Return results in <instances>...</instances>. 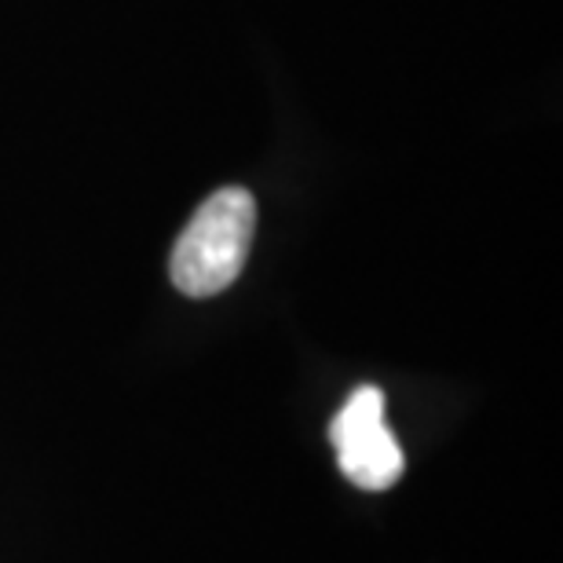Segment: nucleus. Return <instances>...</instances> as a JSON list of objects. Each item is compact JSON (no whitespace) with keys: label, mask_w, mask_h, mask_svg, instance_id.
Segmentation results:
<instances>
[{"label":"nucleus","mask_w":563,"mask_h":563,"mask_svg":"<svg viewBox=\"0 0 563 563\" xmlns=\"http://www.w3.org/2000/svg\"><path fill=\"white\" fill-rule=\"evenodd\" d=\"M330 443L344 479L358 490H388L402 476V446L385 421V391L363 385L330 424Z\"/></svg>","instance_id":"obj_2"},{"label":"nucleus","mask_w":563,"mask_h":563,"mask_svg":"<svg viewBox=\"0 0 563 563\" xmlns=\"http://www.w3.org/2000/svg\"><path fill=\"white\" fill-rule=\"evenodd\" d=\"M256 231V201L245 187H223L195 209L179 234L168 275L184 297H217L242 275Z\"/></svg>","instance_id":"obj_1"}]
</instances>
